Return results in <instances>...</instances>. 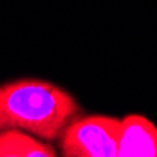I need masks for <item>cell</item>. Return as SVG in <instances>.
Wrapping results in <instances>:
<instances>
[{
    "instance_id": "obj_1",
    "label": "cell",
    "mask_w": 157,
    "mask_h": 157,
    "mask_svg": "<svg viewBox=\"0 0 157 157\" xmlns=\"http://www.w3.org/2000/svg\"><path fill=\"white\" fill-rule=\"evenodd\" d=\"M78 114V100L51 82L23 78L0 85V132H21L42 142L57 140Z\"/></svg>"
},
{
    "instance_id": "obj_2",
    "label": "cell",
    "mask_w": 157,
    "mask_h": 157,
    "mask_svg": "<svg viewBox=\"0 0 157 157\" xmlns=\"http://www.w3.org/2000/svg\"><path fill=\"white\" fill-rule=\"evenodd\" d=\"M121 119L114 116H80L68 123L59 140L61 157H117Z\"/></svg>"
},
{
    "instance_id": "obj_3",
    "label": "cell",
    "mask_w": 157,
    "mask_h": 157,
    "mask_svg": "<svg viewBox=\"0 0 157 157\" xmlns=\"http://www.w3.org/2000/svg\"><path fill=\"white\" fill-rule=\"evenodd\" d=\"M117 157H157V125L140 114L121 119Z\"/></svg>"
},
{
    "instance_id": "obj_4",
    "label": "cell",
    "mask_w": 157,
    "mask_h": 157,
    "mask_svg": "<svg viewBox=\"0 0 157 157\" xmlns=\"http://www.w3.org/2000/svg\"><path fill=\"white\" fill-rule=\"evenodd\" d=\"M21 144H23V157H57L53 146L29 134H21Z\"/></svg>"
},
{
    "instance_id": "obj_5",
    "label": "cell",
    "mask_w": 157,
    "mask_h": 157,
    "mask_svg": "<svg viewBox=\"0 0 157 157\" xmlns=\"http://www.w3.org/2000/svg\"><path fill=\"white\" fill-rule=\"evenodd\" d=\"M0 157H23L21 132H0Z\"/></svg>"
}]
</instances>
